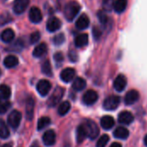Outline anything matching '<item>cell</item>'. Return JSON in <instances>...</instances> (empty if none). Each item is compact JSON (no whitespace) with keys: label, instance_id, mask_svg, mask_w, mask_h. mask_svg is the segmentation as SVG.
<instances>
[{"label":"cell","instance_id":"cell-1","mask_svg":"<svg viewBox=\"0 0 147 147\" xmlns=\"http://www.w3.org/2000/svg\"><path fill=\"white\" fill-rule=\"evenodd\" d=\"M80 9L81 7L78 3L75 1L69 2L65 5V9H64V14H65V17L66 18V20L69 22H71L76 17V16L79 13Z\"/></svg>","mask_w":147,"mask_h":147},{"label":"cell","instance_id":"cell-2","mask_svg":"<svg viewBox=\"0 0 147 147\" xmlns=\"http://www.w3.org/2000/svg\"><path fill=\"white\" fill-rule=\"evenodd\" d=\"M83 125L85 127V130L87 133V137H89L90 140H95L98 136L99 128L96 122H94L91 120H87V121H85V122Z\"/></svg>","mask_w":147,"mask_h":147},{"label":"cell","instance_id":"cell-3","mask_svg":"<svg viewBox=\"0 0 147 147\" xmlns=\"http://www.w3.org/2000/svg\"><path fill=\"white\" fill-rule=\"evenodd\" d=\"M121 102V98L118 96H109L103 102V108L106 110L112 111L118 108Z\"/></svg>","mask_w":147,"mask_h":147},{"label":"cell","instance_id":"cell-4","mask_svg":"<svg viewBox=\"0 0 147 147\" xmlns=\"http://www.w3.org/2000/svg\"><path fill=\"white\" fill-rule=\"evenodd\" d=\"M64 92H65V90L61 87H57L53 93L52 94V96H50L48 102H47V104L50 106V107H54L56 106L59 102L60 100L62 99L63 96H64Z\"/></svg>","mask_w":147,"mask_h":147},{"label":"cell","instance_id":"cell-5","mask_svg":"<svg viewBox=\"0 0 147 147\" xmlns=\"http://www.w3.org/2000/svg\"><path fill=\"white\" fill-rule=\"evenodd\" d=\"M22 120V114L17 110H13L8 116V124L13 129H16L19 127Z\"/></svg>","mask_w":147,"mask_h":147},{"label":"cell","instance_id":"cell-6","mask_svg":"<svg viewBox=\"0 0 147 147\" xmlns=\"http://www.w3.org/2000/svg\"><path fill=\"white\" fill-rule=\"evenodd\" d=\"M97 100H98V95L95 90H87L83 96V102L88 106L94 104Z\"/></svg>","mask_w":147,"mask_h":147},{"label":"cell","instance_id":"cell-7","mask_svg":"<svg viewBox=\"0 0 147 147\" xmlns=\"http://www.w3.org/2000/svg\"><path fill=\"white\" fill-rule=\"evenodd\" d=\"M36 89L40 96H45L48 94V92L51 90V83L46 79H42L38 82L36 85Z\"/></svg>","mask_w":147,"mask_h":147},{"label":"cell","instance_id":"cell-8","mask_svg":"<svg viewBox=\"0 0 147 147\" xmlns=\"http://www.w3.org/2000/svg\"><path fill=\"white\" fill-rule=\"evenodd\" d=\"M29 0H15L13 3V11L19 15L22 14L28 6Z\"/></svg>","mask_w":147,"mask_h":147},{"label":"cell","instance_id":"cell-9","mask_svg":"<svg viewBox=\"0 0 147 147\" xmlns=\"http://www.w3.org/2000/svg\"><path fill=\"white\" fill-rule=\"evenodd\" d=\"M42 140L45 146H51L55 144L56 141V134L53 130H47L42 137Z\"/></svg>","mask_w":147,"mask_h":147},{"label":"cell","instance_id":"cell-10","mask_svg":"<svg viewBox=\"0 0 147 147\" xmlns=\"http://www.w3.org/2000/svg\"><path fill=\"white\" fill-rule=\"evenodd\" d=\"M134 117L133 114L129 111H122L118 115V121L123 125H129L134 121Z\"/></svg>","mask_w":147,"mask_h":147},{"label":"cell","instance_id":"cell-11","mask_svg":"<svg viewBox=\"0 0 147 147\" xmlns=\"http://www.w3.org/2000/svg\"><path fill=\"white\" fill-rule=\"evenodd\" d=\"M28 17H29V20L34 23L40 22L42 20V14H41L40 9L37 7L31 8L28 13Z\"/></svg>","mask_w":147,"mask_h":147},{"label":"cell","instance_id":"cell-12","mask_svg":"<svg viewBox=\"0 0 147 147\" xmlns=\"http://www.w3.org/2000/svg\"><path fill=\"white\" fill-rule=\"evenodd\" d=\"M127 85V78L124 75H119L114 81V88L116 91L121 92L125 90Z\"/></svg>","mask_w":147,"mask_h":147},{"label":"cell","instance_id":"cell-13","mask_svg":"<svg viewBox=\"0 0 147 147\" xmlns=\"http://www.w3.org/2000/svg\"><path fill=\"white\" fill-rule=\"evenodd\" d=\"M61 27V22L57 17H51L47 22V28L49 32H55Z\"/></svg>","mask_w":147,"mask_h":147},{"label":"cell","instance_id":"cell-14","mask_svg":"<svg viewBox=\"0 0 147 147\" xmlns=\"http://www.w3.org/2000/svg\"><path fill=\"white\" fill-rule=\"evenodd\" d=\"M75 74L76 71L73 68H65L60 73V78L65 83H69L74 78Z\"/></svg>","mask_w":147,"mask_h":147},{"label":"cell","instance_id":"cell-15","mask_svg":"<svg viewBox=\"0 0 147 147\" xmlns=\"http://www.w3.org/2000/svg\"><path fill=\"white\" fill-rule=\"evenodd\" d=\"M140 98V94L137 90H130L125 96V103L127 105H132L135 103Z\"/></svg>","mask_w":147,"mask_h":147},{"label":"cell","instance_id":"cell-16","mask_svg":"<svg viewBox=\"0 0 147 147\" xmlns=\"http://www.w3.org/2000/svg\"><path fill=\"white\" fill-rule=\"evenodd\" d=\"M89 25H90V18L86 14L81 15L76 22V27L81 30L87 28Z\"/></svg>","mask_w":147,"mask_h":147},{"label":"cell","instance_id":"cell-17","mask_svg":"<svg viewBox=\"0 0 147 147\" xmlns=\"http://www.w3.org/2000/svg\"><path fill=\"white\" fill-rule=\"evenodd\" d=\"M34 101L32 98H28L26 102V117L28 121H32L34 117Z\"/></svg>","mask_w":147,"mask_h":147},{"label":"cell","instance_id":"cell-18","mask_svg":"<svg viewBox=\"0 0 147 147\" xmlns=\"http://www.w3.org/2000/svg\"><path fill=\"white\" fill-rule=\"evenodd\" d=\"M114 136L119 140H126L129 136V131L124 127H118L114 132Z\"/></svg>","mask_w":147,"mask_h":147},{"label":"cell","instance_id":"cell-19","mask_svg":"<svg viewBox=\"0 0 147 147\" xmlns=\"http://www.w3.org/2000/svg\"><path fill=\"white\" fill-rule=\"evenodd\" d=\"M115 125V120L110 115H105L101 119V127L105 130L111 129Z\"/></svg>","mask_w":147,"mask_h":147},{"label":"cell","instance_id":"cell-20","mask_svg":"<svg viewBox=\"0 0 147 147\" xmlns=\"http://www.w3.org/2000/svg\"><path fill=\"white\" fill-rule=\"evenodd\" d=\"M127 6V0H115L113 3V9L116 13H122Z\"/></svg>","mask_w":147,"mask_h":147},{"label":"cell","instance_id":"cell-21","mask_svg":"<svg viewBox=\"0 0 147 147\" xmlns=\"http://www.w3.org/2000/svg\"><path fill=\"white\" fill-rule=\"evenodd\" d=\"M89 36L87 34H80L75 38V46L77 47H84L88 44Z\"/></svg>","mask_w":147,"mask_h":147},{"label":"cell","instance_id":"cell-22","mask_svg":"<svg viewBox=\"0 0 147 147\" xmlns=\"http://www.w3.org/2000/svg\"><path fill=\"white\" fill-rule=\"evenodd\" d=\"M15 38V33L11 28H7L5 30L3 31V33L1 34V40L3 42L9 43L11 42Z\"/></svg>","mask_w":147,"mask_h":147},{"label":"cell","instance_id":"cell-23","mask_svg":"<svg viewBox=\"0 0 147 147\" xmlns=\"http://www.w3.org/2000/svg\"><path fill=\"white\" fill-rule=\"evenodd\" d=\"M47 51V47L46 43H40L34 49L33 55L35 58H40L46 54Z\"/></svg>","mask_w":147,"mask_h":147},{"label":"cell","instance_id":"cell-24","mask_svg":"<svg viewBox=\"0 0 147 147\" xmlns=\"http://www.w3.org/2000/svg\"><path fill=\"white\" fill-rule=\"evenodd\" d=\"M18 59L14 55H9L7 56L3 60V65L7 68H13L18 65Z\"/></svg>","mask_w":147,"mask_h":147},{"label":"cell","instance_id":"cell-25","mask_svg":"<svg viewBox=\"0 0 147 147\" xmlns=\"http://www.w3.org/2000/svg\"><path fill=\"white\" fill-rule=\"evenodd\" d=\"M86 87V81L82 78H77L72 84V89L77 90V91H80L83 90L84 88Z\"/></svg>","mask_w":147,"mask_h":147},{"label":"cell","instance_id":"cell-26","mask_svg":"<svg viewBox=\"0 0 147 147\" xmlns=\"http://www.w3.org/2000/svg\"><path fill=\"white\" fill-rule=\"evenodd\" d=\"M85 138H87V133L84 125H80L77 129V141L78 143H82Z\"/></svg>","mask_w":147,"mask_h":147},{"label":"cell","instance_id":"cell-27","mask_svg":"<svg viewBox=\"0 0 147 147\" xmlns=\"http://www.w3.org/2000/svg\"><path fill=\"white\" fill-rule=\"evenodd\" d=\"M9 136V131L6 125V123L0 119V138L7 139Z\"/></svg>","mask_w":147,"mask_h":147},{"label":"cell","instance_id":"cell-28","mask_svg":"<svg viewBox=\"0 0 147 147\" xmlns=\"http://www.w3.org/2000/svg\"><path fill=\"white\" fill-rule=\"evenodd\" d=\"M70 109H71V104H70V102H62L59 106V108H58V113L60 115H66L69 112Z\"/></svg>","mask_w":147,"mask_h":147},{"label":"cell","instance_id":"cell-29","mask_svg":"<svg viewBox=\"0 0 147 147\" xmlns=\"http://www.w3.org/2000/svg\"><path fill=\"white\" fill-rule=\"evenodd\" d=\"M41 70L42 72L48 77H51L53 75V71H52V66H51V63L49 60H45L41 65Z\"/></svg>","mask_w":147,"mask_h":147},{"label":"cell","instance_id":"cell-30","mask_svg":"<svg viewBox=\"0 0 147 147\" xmlns=\"http://www.w3.org/2000/svg\"><path fill=\"white\" fill-rule=\"evenodd\" d=\"M0 93L4 99H9L11 95L10 88L5 84H2V85H0Z\"/></svg>","mask_w":147,"mask_h":147},{"label":"cell","instance_id":"cell-31","mask_svg":"<svg viewBox=\"0 0 147 147\" xmlns=\"http://www.w3.org/2000/svg\"><path fill=\"white\" fill-rule=\"evenodd\" d=\"M51 122L50 119L48 117H41L39 121H38V124H37V128L38 130H41L43 128H45L47 125H49Z\"/></svg>","mask_w":147,"mask_h":147},{"label":"cell","instance_id":"cell-32","mask_svg":"<svg viewBox=\"0 0 147 147\" xmlns=\"http://www.w3.org/2000/svg\"><path fill=\"white\" fill-rule=\"evenodd\" d=\"M23 48V42L22 40H17V41H16L15 43H13L9 50V51H15V52H20L22 49Z\"/></svg>","mask_w":147,"mask_h":147},{"label":"cell","instance_id":"cell-33","mask_svg":"<svg viewBox=\"0 0 147 147\" xmlns=\"http://www.w3.org/2000/svg\"><path fill=\"white\" fill-rule=\"evenodd\" d=\"M97 17L100 21V22L103 25L108 23V15L105 10H99L97 13Z\"/></svg>","mask_w":147,"mask_h":147},{"label":"cell","instance_id":"cell-34","mask_svg":"<svg viewBox=\"0 0 147 147\" xmlns=\"http://www.w3.org/2000/svg\"><path fill=\"white\" fill-rule=\"evenodd\" d=\"M109 137L107 134H103L102 136L100 137V139L98 140L97 143H96V147H105L107 146V144L109 143Z\"/></svg>","mask_w":147,"mask_h":147},{"label":"cell","instance_id":"cell-35","mask_svg":"<svg viewBox=\"0 0 147 147\" xmlns=\"http://www.w3.org/2000/svg\"><path fill=\"white\" fill-rule=\"evenodd\" d=\"M64 41H65V35L62 33L58 34L53 37V43L55 45H57V46H59V45L63 44Z\"/></svg>","mask_w":147,"mask_h":147},{"label":"cell","instance_id":"cell-36","mask_svg":"<svg viewBox=\"0 0 147 147\" xmlns=\"http://www.w3.org/2000/svg\"><path fill=\"white\" fill-rule=\"evenodd\" d=\"M11 16H9V14L8 13H4L3 15L0 16V26L2 25H4L8 22H9L11 21Z\"/></svg>","mask_w":147,"mask_h":147},{"label":"cell","instance_id":"cell-37","mask_svg":"<svg viewBox=\"0 0 147 147\" xmlns=\"http://www.w3.org/2000/svg\"><path fill=\"white\" fill-rule=\"evenodd\" d=\"M113 3H114V0H102V4H103V8L104 10L107 11H110L113 8Z\"/></svg>","mask_w":147,"mask_h":147},{"label":"cell","instance_id":"cell-38","mask_svg":"<svg viewBox=\"0 0 147 147\" xmlns=\"http://www.w3.org/2000/svg\"><path fill=\"white\" fill-rule=\"evenodd\" d=\"M40 33H39L38 31L32 33L31 35H30V43H31V44L36 43V42L40 40Z\"/></svg>","mask_w":147,"mask_h":147},{"label":"cell","instance_id":"cell-39","mask_svg":"<svg viewBox=\"0 0 147 147\" xmlns=\"http://www.w3.org/2000/svg\"><path fill=\"white\" fill-rule=\"evenodd\" d=\"M9 107H10L9 102H5L3 103H1L0 104V115L6 113V111L9 109Z\"/></svg>","mask_w":147,"mask_h":147},{"label":"cell","instance_id":"cell-40","mask_svg":"<svg viewBox=\"0 0 147 147\" xmlns=\"http://www.w3.org/2000/svg\"><path fill=\"white\" fill-rule=\"evenodd\" d=\"M53 58H54V60H55L58 64L62 63L63 60H64V56H63V54H62L61 53H59H59H56L54 54Z\"/></svg>","mask_w":147,"mask_h":147},{"label":"cell","instance_id":"cell-41","mask_svg":"<svg viewBox=\"0 0 147 147\" xmlns=\"http://www.w3.org/2000/svg\"><path fill=\"white\" fill-rule=\"evenodd\" d=\"M69 59L72 62H76L78 60V54L75 51H71L69 53Z\"/></svg>","mask_w":147,"mask_h":147},{"label":"cell","instance_id":"cell-42","mask_svg":"<svg viewBox=\"0 0 147 147\" xmlns=\"http://www.w3.org/2000/svg\"><path fill=\"white\" fill-rule=\"evenodd\" d=\"M93 34H94L95 39H99L102 34H101V31H100V29H99V28H95L93 29Z\"/></svg>","mask_w":147,"mask_h":147},{"label":"cell","instance_id":"cell-43","mask_svg":"<svg viewBox=\"0 0 147 147\" xmlns=\"http://www.w3.org/2000/svg\"><path fill=\"white\" fill-rule=\"evenodd\" d=\"M110 147H121V145L120 144V143H117V142H115V143H113Z\"/></svg>","mask_w":147,"mask_h":147},{"label":"cell","instance_id":"cell-44","mask_svg":"<svg viewBox=\"0 0 147 147\" xmlns=\"http://www.w3.org/2000/svg\"><path fill=\"white\" fill-rule=\"evenodd\" d=\"M2 147H12V145L11 144H5V145H3Z\"/></svg>","mask_w":147,"mask_h":147},{"label":"cell","instance_id":"cell-45","mask_svg":"<svg viewBox=\"0 0 147 147\" xmlns=\"http://www.w3.org/2000/svg\"><path fill=\"white\" fill-rule=\"evenodd\" d=\"M144 143H145V145L147 146V135L145 137V139H144Z\"/></svg>","mask_w":147,"mask_h":147},{"label":"cell","instance_id":"cell-46","mask_svg":"<svg viewBox=\"0 0 147 147\" xmlns=\"http://www.w3.org/2000/svg\"><path fill=\"white\" fill-rule=\"evenodd\" d=\"M31 147H40V146H39L37 144H34V145H32V146H31Z\"/></svg>","mask_w":147,"mask_h":147},{"label":"cell","instance_id":"cell-47","mask_svg":"<svg viewBox=\"0 0 147 147\" xmlns=\"http://www.w3.org/2000/svg\"><path fill=\"white\" fill-rule=\"evenodd\" d=\"M0 104H1V97H0Z\"/></svg>","mask_w":147,"mask_h":147},{"label":"cell","instance_id":"cell-48","mask_svg":"<svg viewBox=\"0 0 147 147\" xmlns=\"http://www.w3.org/2000/svg\"><path fill=\"white\" fill-rule=\"evenodd\" d=\"M0 75H1V70H0Z\"/></svg>","mask_w":147,"mask_h":147}]
</instances>
